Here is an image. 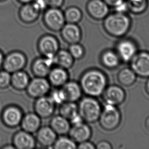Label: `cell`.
Listing matches in <instances>:
<instances>
[{
	"instance_id": "obj_39",
	"label": "cell",
	"mask_w": 149,
	"mask_h": 149,
	"mask_svg": "<svg viewBox=\"0 0 149 149\" xmlns=\"http://www.w3.org/2000/svg\"><path fill=\"white\" fill-rule=\"evenodd\" d=\"M77 149H96V146L89 140L78 143V145H77Z\"/></svg>"
},
{
	"instance_id": "obj_27",
	"label": "cell",
	"mask_w": 149,
	"mask_h": 149,
	"mask_svg": "<svg viewBox=\"0 0 149 149\" xmlns=\"http://www.w3.org/2000/svg\"><path fill=\"white\" fill-rule=\"evenodd\" d=\"M53 64L61 68L69 69L73 66L74 58L68 50H59L53 58Z\"/></svg>"
},
{
	"instance_id": "obj_5",
	"label": "cell",
	"mask_w": 149,
	"mask_h": 149,
	"mask_svg": "<svg viewBox=\"0 0 149 149\" xmlns=\"http://www.w3.org/2000/svg\"><path fill=\"white\" fill-rule=\"evenodd\" d=\"M44 25L53 32L60 31L66 24L64 13L60 8H48L43 15Z\"/></svg>"
},
{
	"instance_id": "obj_43",
	"label": "cell",
	"mask_w": 149,
	"mask_h": 149,
	"mask_svg": "<svg viewBox=\"0 0 149 149\" xmlns=\"http://www.w3.org/2000/svg\"><path fill=\"white\" fill-rule=\"evenodd\" d=\"M145 90L148 95L149 96V77H148V79L147 81L145 83Z\"/></svg>"
},
{
	"instance_id": "obj_40",
	"label": "cell",
	"mask_w": 149,
	"mask_h": 149,
	"mask_svg": "<svg viewBox=\"0 0 149 149\" xmlns=\"http://www.w3.org/2000/svg\"><path fill=\"white\" fill-rule=\"evenodd\" d=\"M112 148L111 143L106 141H99L96 146V149H111Z\"/></svg>"
},
{
	"instance_id": "obj_15",
	"label": "cell",
	"mask_w": 149,
	"mask_h": 149,
	"mask_svg": "<svg viewBox=\"0 0 149 149\" xmlns=\"http://www.w3.org/2000/svg\"><path fill=\"white\" fill-rule=\"evenodd\" d=\"M69 137L76 143H80L90 139L92 131L89 125L83 122L74 125H72L69 132Z\"/></svg>"
},
{
	"instance_id": "obj_35",
	"label": "cell",
	"mask_w": 149,
	"mask_h": 149,
	"mask_svg": "<svg viewBox=\"0 0 149 149\" xmlns=\"http://www.w3.org/2000/svg\"><path fill=\"white\" fill-rule=\"evenodd\" d=\"M50 96L56 105H60L65 102V98L60 88L53 91Z\"/></svg>"
},
{
	"instance_id": "obj_44",
	"label": "cell",
	"mask_w": 149,
	"mask_h": 149,
	"mask_svg": "<svg viewBox=\"0 0 149 149\" xmlns=\"http://www.w3.org/2000/svg\"><path fill=\"white\" fill-rule=\"evenodd\" d=\"M18 2L22 4H28L31 3L34 1V0H18Z\"/></svg>"
},
{
	"instance_id": "obj_16",
	"label": "cell",
	"mask_w": 149,
	"mask_h": 149,
	"mask_svg": "<svg viewBox=\"0 0 149 149\" xmlns=\"http://www.w3.org/2000/svg\"><path fill=\"white\" fill-rule=\"evenodd\" d=\"M60 32L63 40L70 45L80 42L82 36L81 29L77 24L66 23Z\"/></svg>"
},
{
	"instance_id": "obj_25",
	"label": "cell",
	"mask_w": 149,
	"mask_h": 149,
	"mask_svg": "<svg viewBox=\"0 0 149 149\" xmlns=\"http://www.w3.org/2000/svg\"><path fill=\"white\" fill-rule=\"evenodd\" d=\"M100 62L106 68L113 69L119 66L121 60L115 50L106 49L102 52Z\"/></svg>"
},
{
	"instance_id": "obj_31",
	"label": "cell",
	"mask_w": 149,
	"mask_h": 149,
	"mask_svg": "<svg viewBox=\"0 0 149 149\" xmlns=\"http://www.w3.org/2000/svg\"><path fill=\"white\" fill-rule=\"evenodd\" d=\"M63 13L66 23L78 24L82 19V12L76 6L69 7Z\"/></svg>"
},
{
	"instance_id": "obj_23",
	"label": "cell",
	"mask_w": 149,
	"mask_h": 149,
	"mask_svg": "<svg viewBox=\"0 0 149 149\" xmlns=\"http://www.w3.org/2000/svg\"><path fill=\"white\" fill-rule=\"evenodd\" d=\"M40 12L37 10L32 3L22 5L18 12L20 20L25 24H29L34 22L38 19Z\"/></svg>"
},
{
	"instance_id": "obj_38",
	"label": "cell",
	"mask_w": 149,
	"mask_h": 149,
	"mask_svg": "<svg viewBox=\"0 0 149 149\" xmlns=\"http://www.w3.org/2000/svg\"><path fill=\"white\" fill-rule=\"evenodd\" d=\"M113 8L115 9V12H119V13H127V12L129 11L128 7L127 6L126 0L118 4L117 5L115 6V7Z\"/></svg>"
},
{
	"instance_id": "obj_1",
	"label": "cell",
	"mask_w": 149,
	"mask_h": 149,
	"mask_svg": "<svg viewBox=\"0 0 149 149\" xmlns=\"http://www.w3.org/2000/svg\"><path fill=\"white\" fill-rule=\"evenodd\" d=\"M79 84L84 93L88 96L97 97L103 94L107 87V77L102 71L91 69L83 73Z\"/></svg>"
},
{
	"instance_id": "obj_32",
	"label": "cell",
	"mask_w": 149,
	"mask_h": 149,
	"mask_svg": "<svg viewBox=\"0 0 149 149\" xmlns=\"http://www.w3.org/2000/svg\"><path fill=\"white\" fill-rule=\"evenodd\" d=\"M52 148L55 149H77V145L70 137L61 135L57 137Z\"/></svg>"
},
{
	"instance_id": "obj_3",
	"label": "cell",
	"mask_w": 149,
	"mask_h": 149,
	"mask_svg": "<svg viewBox=\"0 0 149 149\" xmlns=\"http://www.w3.org/2000/svg\"><path fill=\"white\" fill-rule=\"evenodd\" d=\"M78 113L84 122L95 123L99 120L102 110L101 104L95 97L87 96L78 105Z\"/></svg>"
},
{
	"instance_id": "obj_7",
	"label": "cell",
	"mask_w": 149,
	"mask_h": 149,
	"mask_svg": "<svg viewBox=\"0 0 149 149\" xmlns=\"http://www.w3.org/2000/svg\"><path fill=\"white\" fill-rule=\"evenodd\" d=\"M26 64V56L20 52L14 51L4 57L2 67L4 70L12 74L18 71L22 70Z\"/></svg>"
},
{
	"instance_id": "obj_33",
	"label": "cell",
	"mask_w": 149,
	"mask_h": 149,
	"mask_svg": "<svg viewBox=\"0 0 149 149\" xmlns=\"http://www.w3.org/2000/svg\"><path fill=\"white\" fill-rule=\"evenodd\" d=\"M68 51L74 60H80L85 54L84 49L79 43L70 45Z\"/></svg>"
},
{
	"instance_id": "obj_30",
	"label": "cell",
	"mask_w": 149,
	"mask_h": 149,
	"mask_svg": "<svg viewBox=\"0 0 149 149\" xmlns=\"http://www.w3.org/2000/svg\"><path fill=\"white\" fill-rule=\"evenodd\" d=\"M128 10L135 15L145 12L149 6V0H126Z\"/></svg>"
},
{
	"instance_id": "obj_29",
	"label": "cell",
	"mask_w": 149,
	"mask_h": 149,
	"mask_svg": "<svg viewBox=\"0 0 149 149\" xmlns=\"http://www.w3.org/2000/svg\"><path fill=\"white\" fill-rule=\"evenodd\" d=\"M59 115L71 121L79 115L78 105L76 102L66 101L60 105Z\"/></svg>"
},
{
	"instance_id": "obj_46",
	"label": "cell",
	"mask_w": 149,
	"mask_h": 149,
	"mask_svg": "<svg viewBox=\"0 0 149 149\" xmlns=\"http://www.w3.org/2000/svg\"><path fill=\"white\" fill-rule=\"evenodd\" d=\"M3 149H15V148H14V146L12 145H8L6 146L5 147H4L3 148Z\"/></svg>"
},
{
	"instance_id": "obj_8",
	"label": "cell",
	"mask_w": 149,
	"mask_h": 149,
	"mask_svg": "<svg viewBox=\"0 0 149 149\" xmlns=\"http://www.w3.org/2000/svg\"><path fill=\"white\" fill-rule=\"evenodd\" d=\"M37 47L42 56L53 59L59 50V42L52 35H44L39 39Z\"/></svg>"
},
{
	"instance_id": "obj_14",
	"label": "cell",
	"mask_w": 149,
	"mask_h": 149,
	"mask_svg": "<svg viewBox=\"0 0 149 149\" xmlns=\"http://www.w3.org/2000/svg\"><path fill=\"white\" fill-rule=\"evenodd\" d=\"M23 116L21 109L15 105H10L3 111L2 121L7 127L14 128L20 125Z\"/></svg>"
},
{
	"instance_id": "obj_20",
	"label": "cell",
	"mask_w": 149,
	"mask_h": 149,
	"mask_svg": "<svg viewBox=\"0 0 149 149\" xmlns=\"http://www.w3.org/2000/svg\"><path fill=\"white\" fill-rule=\"evenodd\" d=\"M36 141L44 148H52L57 139V134L50 126L40 127L37 131Z\"/></svg>"
},
{
	"instance_id": "obj_6",
	"label": "cell",
	"mask_w": 149,
	"mask_h": 149,
	"mask_svg": "<svg viewBox=\"0 0 149 149\" xmlns=\"http://www.w3.org/2000/svg\"><path fill=\"white\" fill-rule=\"evenodd\" d=\"M130 62L131 68L137 76L143 78L149 77V52H137Z\"/></svg>"
},
{
	"instance_id": "obj_37",
	"label": "cell",
	"mask_w": 149,
	"mask_h": 149,
	"mask_svg": "<svg viewBox=\"0 0 149 149\" xmlns=\"http://www.w3.org/2000/svg\"><path fill=\"white\" fill-rule=\"evenodd\" d=\"M48 8H60L65 3V0H46Z\"/></svg>"
},
{
	"instance_id": "obj_34",
	"label": "cell",
	"mask_w": 149,
	"mask_h": 149,
	"mask_svg": "<svg viewBox=\"0 0 149 149\" xmlns=\"http://www.w3.org/2000/svg\"><path fill=\"white\" fill-rule=\"evenodd\" d=\"M11 73L3 70L0 71V89H6L11 85Z\"/></svg>"
},
{
	"instance_id": "obj_21",
	"label": "cell",
	"mask_w": 149,
	"mask_h": 149,
	"mask_svg": "<svg viewBox=\"0 0 149 149\" xmlns=\"http://www.w3.org/2000/svg\"><path fill=\"white\" fill-rule=\"evenodd\" d=\"M48 80L55 88H61L69 81V73L67 69L56 66L52 68L48 75Z\"/></svg>"
},
{
	"instance_id": "obj_10",
	"label": "cell",
	"mask_w": 149,
	"mask_h": 149,
	"mask_svg": "<svg viewBox=\"0 0 149 149\" xmlns=\"http://www.w3.org/2000/svg\"><path fill=\"white\" fill-rule=\"evenodd\" d=\"M51 86L45 77H35L30 81L26 90L30 97L37 99L47 95L50 91Z\"/></svg>"
},
{
	"instance_id": "obj_2",
	"label": "cell",
	"mask_w": 149,
	"mask_h": 149,
	"mask_svg": "<svg viewBox=\"0 0 149 149\" xmlns=\"http://www.w3.org/2000/svg\"><path fill=\"white\" fill-rule=\"evenodd\" d=\"M132 26V20L127 13L114 12L108 14L103 19L105 32L110 36L122 38L128 33Z\"/></svg>"
},
{
	"instance_id": "obj_4",
	"label": "cell",
	"mask_w": 149,
	"mask_h": 149,
	"mask_svg": "<svg viewBox=\"0 0 149 149\" xmlns=\"http://www.w3.org/2000/svg\"><path fill=\"white\" fill-rule=\"evenodd\" d=\"M122 116L117 106L105 105L99 117L100 125L106 131H112L117 129L121 123Z\"/></svg>"
},
{
	"instance_id": "obj_45",
	"label": "cell",
	"mask_w": 149,
	"mask_h": 149,
	"mask_svg": "<svg viewBox=\"0 0 149 149\" xmlns=\"http://www.w3.org/2000/svg\"><path fill=\"white\" fill-rule=\"evenodd\" d=\"M145 129H147V130L149 132V117H148L145 120Z\"/></svg>"
},
{
	"instance_id": "obj_36",
	"label": "cell",
	"mask_w": 149,
	"mask_h": 149,
	"mask_svg": "<svg viewBox=\"0 0 149 149\" xmlns=\"http://www.w3.org/2000/svg\"><path fill=\"white\" fill-rule=\"evenodd\" d=\"M32 3L37 10L40 13L44 11L48 8L46 0H34Z\"/></svg>"
},
{
	"instance_id": "obj_12",
	"label": "cell",
	"mask_w": 149,
	"mask_h": 149,
	"mask_svg": "<svg viewBox=\"0 0 149 149\" xmlns=\"http://www.w3.org/2000/svg\"><path fill=\"white\" fill-rule=\"evenodd\" d=\"M102 96L106 104L117 106L125 101L126 95L122 88L117 85H110L106 87Z\"/></svg>"
},
{
	"instance_id": "obj_9",
	"label": "cell",
	"mask_w": 149,
	"mask_h": 149,
	"mask_svg": "<svg viewBox=\"0 0 149 149\" xmlns=\"http://www.w3.org/2000/svg\"><path fill=\"white\" fill-rule=\"evenodd\" d=\"M115 52L121 61L129 62L138 52L136 43L131 38H123L117 42Z\"/></svg>"
},
{
	"instance_id": "obj_28",
	"label": "cell",
	"mask_w": 149,
	"mask_h": 149,
	"mask_svg": "<svg viewBox=\"0 0 149 149\" xmlns=\"http://www.w3.org/2000/svg\"><path fill=\"white\" fill-rule=\"evenodd\" d=\"M137 75L130 68L121 69L117 74V81L124 87H130L135 83Z\"/></svg>"
},
{
	"instance_id": "obj_17",
	"label": "cell",
	"mask_w": 149,
	"mask_h": 149,
	"mask_svg": "<svg viewBox=\"0 0 149 149\" xmlns=\"http://www.w3.org/2000/svg\"><path fill=\"white\" fill-rule=\"evenodd\" d=\"M12 143L15 149H32L36 147L37 141L31 133L22 130L15 133Z\"/></svg>"
},
{
	"instance_id": "obj_11",
	"label": "cell",
	"mask_w": 149,
	"mask_h": 149,
	"mask_svg": "<svg viewBox=\"0 0 149 149\" xmlns=\"http://www.w3.org/2000/svg\"><path fill=\"white\" fill-rule=\"evenodd\" d=\"M109 8L103 0H89L86 6L89 16L96 20H103L109 14Z\"/></svg>"
},
{
	"instance_id": "obj_24",
	"label": "cell",
	"mask_w": 149,
	"mask_h": 149,
	"mask_svg": "<svg viewBox=\"0 0 149 149\" xmlns=\"http://www.w3.org/2000/svg\"><path fill=\"white\" fill-rule=\"evenodd\" d=\"M50 126L57 135H65L69 133L71 124L67 119L59 115L53 117Z\"/></svg>"
},
{
	"instance_id": "obj_22",
	"label": "cell",
	"mask_w": 149,
	"mask_h": 149,
	"mask_svg": "<svg viewBox=\"0 0 149 149\" xmlns=\"http://www.w3.org/2000/svg\"><path fill=\"white\" fill-rule=\"evenodd\" d=\"M41 124V118L35 113H29L23 116L20 123L22 130L29 133H36Z\"/></svg>"
},
{
	"instance_id": "obj_13",
	"label": "cell",
	"mask_w": 149,
	"mask_h": 149,
	"mask_svg": "<svg viewBox=\"0 0 149 149\" xmlns=\"http://www.w3.org/2000/svg\"><path fill=\"white\" fill-rule=\"evenodd\" d=\"M56 104L50 96L47 95L37 98L34 103L35 113L40 118L46 119L54 113Z\"/></svg>"
},
{
	"instance_id": "obj_42",
	"label": "cell",
	"mask_w": 149,
	"mask_h": 149,
	"mask_svg": "<svg viewBox=\"0 0 149 149\" xmlns=\"http://www.w3.org/2000/svg\"><path fill=\"white\" fill-rule=\"evenodd\" d=\"M4 55L3 54L2 52L0 50V68L3 66V64L4 62Z\"/></svg>"
},
{
	"instance_id": "obj_41",
	"label": "cell",
	"mask_w": 149,
	"mask_h": 149,
	"mask_svg": "<svg viewBox=\"0 0 149 149\" xmlns=\"http://www.w3.org/2000/svg\"><path fill=\"white\" fill-rule=\"evenodd\" d=\"M106 4L109 6V7L114 8L115 6L124 1L125 0H103Z\"/></svg>"
},
{
	"instance_id": "obj_19",
	"label": "cell",
	"mask_w": 149,
	"mask_h": 149,
	"mask_svg": "<svg viewBox=\"0 0 149 149\" xmlns=\"http://www.w3.org/2000/svg\"><path fill=\"white\" fill-rule=\"evenodd\" d=\"M53 62L52 58L42 56L35 60L31 66L33 74L35 77H46L53 68Z\"/></svg>"
},
{
	"instance_id": "obj_26",
	"label": "cell",
	"mask_w": 149,
	"mask_h": 149,
	"mask_svg": "<svg viewBox=\"0 0 149 149\" xmlns=\"http://www.w3.org/2000/svg\"><path fill=\"white\" fill-rule=\"evenodd\" d=\"M30 81L29 75L22 70L13 73L11 74V85L18 91L26 90Z\"/></svg>"
},
{
	"instance_id": "obj_18",
	"label": "cell",
	"mask_w": 149,
	"mask_h": 149,
	"mask_svg": "<svg viewBox=\"0 0 149 149\" xmlns=\"http://www.w3.org/2000/svg\"><path fill=\"white\" fill-rule=\"evenodd\" d=\"M60 88L65 98V102H76L81 99L82 95V90L80 85L74 81H68Z\"/></svg>"
}]
</instances>
